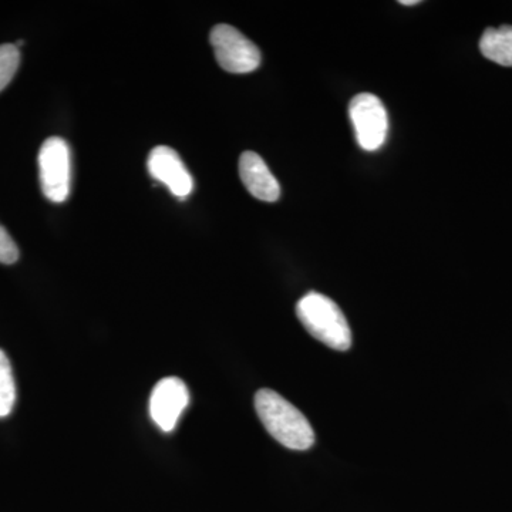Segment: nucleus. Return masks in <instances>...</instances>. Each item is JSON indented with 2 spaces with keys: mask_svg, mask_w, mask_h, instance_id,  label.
I'll list each match as a JSON object with an SVG mask.
<instances>
[{
  "mask_svg": "<svg viewBox=\"0 0 512 512\" xmlns=\"http://www.w3.org/2000/svg\"><path fill=\"white\" fill-rule=\"evenodd\" d=\"M255 410L265 429L282 446L303 451L315 444V433L308 419L274 390L256 392Z\"/></svg>",
  "mask_w": 512,
  "mask_h": 512,
  "instance_id": "obj_1",
  "label": "nucleus"
},
{
  "mask_svg": "<svg viewBox=\"0 0 512 512\" xmlns=\"http://www.w3.org/2000/svg\"><path fill=\"white\" fill-rule=\"evenodd\" d=\"M296 316L303 328L322 342L323 345L339 352L352 346V330L338 305L318 292H309L296 303Z\"/></svg>",
  "mask_w": 512,
  "mask_h": 512,
  "instance_id": "obj_2",
  "label": "nucleus"
},
{
  "mask_svg": "<svg viewBox=\"0 0 512 512\" xmlns=\"http://www.w3.org/2000/svg\"><path fill=\"white\" fill-rule=\"evenodd\" d=\"M40 185L43 195L52 202H64L70 195L72 156L66 140L47 138L39 151Z\"/></svg>",
  "mask_w": 512,
  "mask_h": 512,
  "instance_id": "obj_3",
  "label": "nucleus"
},
{
  "mask_svg": "<svg viewBox=\"0 0 512 512\" xmlns=\"http://www.w3.org/2000/svg\"><path fill=\"white\" fill-rule=\"evenodd\" d=\"M357 144L365 151H377L386 143L389 117L382 100L375 94L360 93L349 104Z\"/></svg>",
  "mask_w": 512,
  "mask_h": 512,
  "instance_id": "obj_4",
  "label": "nucleus"
},
{
  "mask_svg": "<svg viewBox=\"0 0 512 512\" xmlns=\"http://www.w3.org/2000/svg\"><path fill=\"white\" fill-rule=\"evenodd\" d=\"M211 45L222 69L228 73H252L261 66L258 47L229 25H218L211 30Z\"/></svg>",
  "mask_w": 512,
  "mask_h": 512,
  "instance_id": "obj_5",
  "label": "nucleus"
},
{
  "mask_svg": "<svg viewBox=\"0 0 512 512\" xmlns=\"http://www.w3.org/2000/svg\"><path fill=\"white\" fill-rule=\"evenodd\" d=\"M188 404H190V392L183 380L178 377H165L151 392V420L158 429L164 433H170L177 426Z\"/></svg>",
  "mask_w": 512,
  "mask_h": 512,
  "instance_id": "obj_6",
  "label": "nucleus"
},
{
  "mask_svg": "<svg viewBox=\"0 0 512 512\" xmlns=\"http://www.w3.org/2000/svg\"><path fill=\"white\" fill-rule=\"evenodd\" d=\"M147 167L151 177L164 184L177 198H187L194 190L192 175L173 148H154L148 156Z\"/></svg>",
  "mask_w": 512,
  "mask_h": 512,
  "instance_id": "obj_7",
  "label": "nucleus"
},
{
  "mask_svg": "<svg viewBox=\"0 0 512 512\" xmlns=\"http://www.w3.org/2000/svg\"><path fill=\"white\" fill-rule=\"evenodd\" d=\"M239 175L245 188L256 200L275 202L281 197V185L262 157L254 151H245L239 158Z\"/></svg>",
  "mask_w": 512,
  "mask_h": 512,
  "instance_id": "obj_8",
  "label": "nucleus"
},
{
  "mask_svg": "<svg viewBox=\"0 0 512 512\" xmlns=\"http://www.w3.org/2000/svg\"><path fill=\"white\" fill-rule=\"evenodd\" d=\"M485 59L504 67H512V26L485 29L480 40Z\"/></svg>",
  "mask_w": 512,
  "mask_h": 512,
  "instance_id": "obj_9",
  "label": "nucleus"
},
{
  "mask_svg": "<svg viewBox=\"0 0 512 512\" xmlns=\"http://www.w3.org/2000/svg\"><path fill=\"white\" fill-rule=\"evenodd\" d=\"M16 402V384L12 366L6 353L0 349V419L12 413Z\"/></svg>",
  "mask_w": 512,
  "mask_h": 512,
  "instance_id": "obj_10",
  "label": "nucleus"
},
{
  "mask_svg": "<svg viewBox=\"0 0 512 512\" xmlns=\"http://www.w3.org/2000/svg\"><path fill=\"white\" fill-rule=\"evenodd\" d=\"M20 64V52L16 45L0 46V92L5 89L16 72Z\"/></svg>",
  "mask_w": 512,
  "mask_h": 512,
  "instance_id": "obj_11",
  "label": "nucleus"
},
{
  "mask_svg": "<svg viewBox=\"0 0 512 512\" xmlns=\"http://www.w3.org/2000/svg\"><path fill=\"white\" fill-rule=\"evenodd\" d=\"M19 259V249L16 242L5 228L0 225V264L12 265Z\"/></svg>",
  "mask_w": 512,
  "mask_h": 512,
  "instance_id": "obj_12",
  "label": "nucleus"
},
{
  "mask_svg": "<svg viewBox=\"0 0 512 512\" xmlns=\"http://www.w3.org/2000/svg\"><path fill=\"white\" fill-rule=\"evenodd\" d=\"M420 0H400V5L403 6H413V5H419Z\"/></svg>",
  "mask_w": 512,
  "mask_h": 512,
  "instance_id": "obj_13",
  "label": "nucleus"
}]
</instances>
